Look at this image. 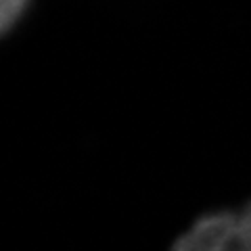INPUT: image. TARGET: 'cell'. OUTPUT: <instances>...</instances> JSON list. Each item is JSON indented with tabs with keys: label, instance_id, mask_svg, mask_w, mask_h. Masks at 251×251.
<instances>
[{
	"label": "cell",
	"instance_id": "obj_2",
	"mask_svg": "<svg viewBox=\"0 0 251 251\" xmlns=\"http://www.w3.org/2000/svg\"><path fill=\"white\" fill-rule=\"evenodd\" d=\"M234 249L251 251V203L237 214V234H234Z\"/></svg>",
	"mask_w": 251,
	"mask_h": 251
},
{
	"label": "cell",
	"instance_id": "obj_3",
	"mask_svg": "<svg viewBox=\"0 0 251 251\" xmlns=\"http://www.w3.org/2000/svg\"><path fill=\"white\" fill-rule=\"evenodd\" d=\"M23 6H25V0H0V34L13 25Z\"/></svg>",
	"mask_w": 251,
	"mask_h": 251
},
{
	"label": "cell",
	"instance_id": "obj_1",
	"mask_svg": "<svg viewBox=\"0 0 251 251\" xmlns=\"http://www.w3.org/2000/svg\"><path fill=\"white\" fill-rule=\"evenodd\" d=\"M237 234V214L218 211L199 218L191 230L178 239L176 249L182 251H224L234 247Z\"/></svg>",
	"mask_w": 251,
	"mask_h": 251
}]
</instances>
